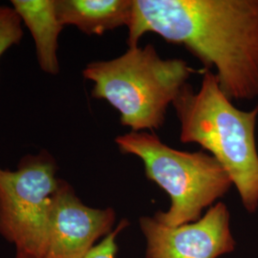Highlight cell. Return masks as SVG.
<instances>
[{"label":"cell","mask_w":258,"mask_h":258,"mask_svg":"<svg viewBox=\"0 0 258 258\" xmlns=\"http://www.w3.org/2000/svg\"><path fill=\"white\" fill-rule=\"evenodd\" d=\"M47 151L23 157L16 170L0 166V235L15 258H43L53 197L60 179Z\"/></svg>","instance_id":"5"},{"label":"cell","mask_w":258,"mask_h":258,"mask_svg":"<svg viewBox=\"0 0 258 258\" xmlns=\"http://www.w3.org/2000/svg\"><path fill=\"white\" fill-rule=\"evenodd\" d=\"M115 143L122 154L140 158L148 180L169 196L168 210L154 215L166 226L197 221L204 210L224 197L232 185L218 161L204 151L186 152L170 148L148 131H130L116 137Z\"/></svg>","instance_id":"4"},{"label":"cell","mask_w":258,"mask_h":258,"mask_svg":"<svg viewBox=\"0 0 258 258\" xmlns=\"http://www.w3.org/2000/svg\"><path fill=\"white\" fill-rule=\"evenodd\" d=\"M127 220H121L115 227L114 231L106 235L104 238H102L100 243H98L84 258H116L118 251V234L120 231H123L127 227Z\"/></svg>","instance_id":"11"},{"label":"cell","mask_w":258,"mask_h":258,"mask_svg":"<svg viewBox=\"0 0 258 258\" xmlns=\"http://www.w3.org/2000/svg\"><path fill=\"white\" fill-rule=\"evenodd\" d=\"M196 70L182 58H163L152 44L128 48L109 60L93 61L83 76L94 83L92 97L119 111L120 123L134 132L165 123L167 108Z\"/></svg>","instance_id":"3"},{"label":"cell","mask_w":258,"mask_h":258,"mask_svg":"<svg viewBox=\"0 0 258 258\" xmlns=\"http://www.w3.org/2000/svg\"><path fill=\"white\" fill-rule=\"evenodd\" d=\"M127 28L128 48L154 33L215 68L230 100L257 98L258 0H134Z\"/></svg>","instance_id":"1"},{"label":"cell","mask_w":258,"mask_h":258,"mask_svg":"<svg viewBox=\"0 0 258 258\" xmlns=\"http://www.w3.org/2000/svg\"><path fill=\"white\" fill-rule=\"evenodd\" d=\"M22 37V22L16 11L0 5V58L11 47L19 44Z\"/></svg>","instance_id":"10"},{"label":"cell","mask_w":258,"mask_h":258,"mask_svg":"<svg viewBox=\"0 0 258 258\" xmlns=\"http://www.w3.org/2000/svg\"><path fill=\"white\" fill-rule=\"evenodd\" d=\"M172 105L181 124L180 141L208 150L231 178L245 210L256 212L258 105L249 111L236 108L212 70L205 71L198 92L186 83Z\"/></svg>","instance_id":"2"},{"label":"cell","mask_w":258,"mask_h":258,"mask_svg":"<svg viewBox=\"0 0 258 258\" xmlns=\"http://www.w3.org/2000/svg\"><path fill=\"white\" fill-rule=\"evenodd\" d=\"M116 212L86 206L71 184L60 179L49 218V236L43 258H84L114 231Z\"/></svg>","instance_id":"7"},{"label":"cell","mask_w":258,"mask_h":258,"mask_svg":"<svg viewBox=\"0 0 258 258\" xmlns=\"http://www.w3.org/2000/svg\"><path fill=\"white\" fill-rule=\"evenodd\" d=\"M146 238L147 258H218L235 249L231 214L222 202L214 204L197 221L169 227L154 216L139 219Z\"/></svg>","instance_id":"6"},{"label":"cell","mask_w":258,"mask_h":258,"mask_svg":"<svg viewBox=\"0 0 258 258\" xmlns=\"http://www.w3.org/2000/svg\"><path fill=\"white\" fill-rule=\"evenodd\" d=\"M11 3L32 34L40 69L46 74H58V37L64 26L57 17L55 0H12Z\"/></svg>","instance_id":"9"},{"label":"cell","mask_w":258,"mask_h":258,"mask_svg":"<svg viewBox=\"0 0 258 258\" xmlns=\"http://www.w3.org/2000/svg\"><path fill=\"white\" fill-rule=\"evenodd\" d=\"M55 8L62 26L72 25L87 36H102L128 27L134 0H55Z\"/></svg>","instance_id":"8"}]
</instances>
